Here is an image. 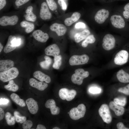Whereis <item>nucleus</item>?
Instances as JSON below:
<instances>
[{
  "mask_svg": "<svg viewBox=\"0 0 129 129\" xmlns=\"http://www.w3.org/2000/svg\"><path fill=\"white\" fill-rule=\"evenodd\" d=\"M110 21L112 26L118 29H123L126 26V21L121 14H115L113 15L110 17Z\"/></svg>",
  "mask_w": 129,
  "mask_h": 129,
  "instance_id": "nucleus-1",
  "label": "nucleus"
},
{
  "mask_svg": "<svg viewBox=\"0 0 129 129\" xmlns=\"http://www.w3.org/2000/svg\"><path fill=\"white\" fill-rule=\"evenodd\" d=\"M19 74L17 69L13 67L0 73V80L3 82L9 81L16 78Z\"/></svg>",
  "mask_w": 129,
  "mask_h": 129,
  "instance_id": "nucleus-2",
  "label": "nucleus"
},
{
  "mask_svg": "<svg viewBox=\"0 0 129 129\" xmlns=\"http://www.w3.org/2000/svg\"><path fill=\"white\" fill-rule=\"evenodd\" d=\"M75 73L71 76V80L73 83L79 85L82 84L83 79L87 77L89 75L88 71H85L82 68L76 69Z\"/></svg>",
  "mask_w": 129,
  "mask_h": 129,
  "instance_id": "nucleus-3",
  "label": "nucleus"
},
{
  "mask_svg": "<svg viewBox=\"0 0 129 129\" xmlns=\"http://www.w3.org/2000/svg\"><path fill=\"white\" fill-rule=\"evenodd\" d=\"M86 111L85 106L83 104H81L77 107L73 108L70 110L69 112V116L73 120H78L84 116Z\"/></svg>",
  "mask_w": 129,
  "mask_h": 129,
  "instance_id": "nucleus-4",
  "label": "nucleus"
},
{
  "mask_svg": "<svg viewBox=\"0 0 129 129\" xmlns=\"http://www.w3.org/2000/svg\"><path fill=\"white\" fill-rule=\"evenodd\" d=\"M99 114L103 121L109 124L112 120V117L108 106L106 104H102L98 110Z\"/></svg>",
  "mask_w": 129,
  "mask_h": 129,
  "instance_id": "nucleus-5",
  "label": "nucleus"
},
{
  "mask_svg": "<svg viewBox=\"0 0 129 129\" xmlns=\"http://www.w3.org/2000/svg\"><path fill=\"white\" fill-rule=\"evenodd\" d=\"M116 41L114 37L112 34H106L102 39V46L105 50L109 51L113 49L116 44Z\"/></svg>",
  "mask_w": 129,
  "mask_h": 129,
  "instance_id": "nucleus-6",
  "label": "nucleus"
},
{
  "mask_svg": "<svg viewBox=\"0 0 129 129\" xmlns=\"http://www.w3.org/2000/svg\"><path fill=\"white\" fill-rule=\"evenodd\" d=\"M110 15V12L108 10L104 8L100 9L95 13L94 16V20L97 23L102 24L108 19Z\"/></svg>",
  "mask_w": 129,
  "mask_h": 129,
  "instance_id": "nucleus-7",
  "label": "nucleus"
},
{
  "mask_svg": "<svg viewBox=\"0 0 129 129\" xmlns=\"http://www.w3.org/2000/svg\"><path fill=\"white\" fill-rule=\"evenodd\" d=\"M89 59V56L86 54L80 55H74L70 58L69 62L71 66L82 65L87 63Z\"/></svg>",
  "mask_w": 129,
  "mask_h": 129,
  "instance_id": "nucleus-8",
  "label": "nucleus"
},
{
  "mask_svg": "<svg viewBox=\"0 0 129 129\" xmlns=\"http://www.w3.org/2000/svg\"><path fill=\"white\" fill-rule=\"evenodd\" d=\"M129 58V53L125 50H121L116 55L114 59L115 64L118 65H122L127 63Z\"/></svg>",
  "mask_w": 129,
  "mask_h": 129,
  "instance_id": "nucleus-9",
  "label": "nucleus"
},
{
  "mask_svg": "<svg viewBox=\"0 0 129 129\" xmlns=\"http://www.w3.org/2000/svg\"><path fill=\"white\" fill-rule=\"evenodd\" d=\"M18 21V17L16 15L3 16L0 18V25L4 26L14 25L17 23Z\"/></svg>",
  "mask_w": 129,
  "mask_h": 129,
  "instance_id": "nucleus-10",
  "label": "nucleus"
},
{
  "mask_svg": "<svg viewBox=\"0 0 129 129\" xmlns=\"http://www.w3.org/2000/svg\"><path fill=\"white\" fill-rule=\"evenodd\" d=\"M39 15L41 18L44 20H49L52 17L51 13L45 2H43L41 4Z\"/></svg>",
  "mask_w": 129,
  "mask_h": 129,
  "instance_id": "nucleus-11",
  "label": "nucleus"
},
{
  "mask_svg": "<svg viewBox=\"0 0 129 129\" xmlns=\"http://www.w3.org/2000/svg\"><path fill=\"white\" fill-rule=\"evenodd\" d=\"M50 30L56 32L59 36H62L66 33L67 29L64 24L55 23L51 25L50 27Z\"/></svg>",
  "mask_w": 129,
  "mask_h": 129,
  "instance_id": "nucleus-12",
  "label": "nucleus"
},
{
  "mask_svg": "<svg viewBox=\"0 0 129 129\" xmlns=\"http://www.w3.org/2000/svg\"><path fill=\"white\" fill-rule=\"evenodd\" d=\"M32 35L34 38L38 42L42 43L46 42L48 39V34L40 30H37L33 32Z\"/></svg>",
  "mask_w": 129,
  "mask_h": 129,
  "instance_id": "nucleus-13",
  "label": "nucleus"
},
{
  "mask_svg": "<svg viewBox=\"0 0 129 129\" xmlns=\"http://www.w3.org/2000/svg\"><path fill=\"white\" fill-rule=\"evenodd\" d=\"M44 51L46 55L54 57L58 55L60 53L59 47L55 44H53L48 46L45 49Z\"/></svg>",
  "mask_w": 129,
  "mask_h": 129,
  "instance_id": "nucleus-14",
  "label": "nucleus"
},
{
  "mask_svg": "<svg viewBox=\"0 0 129 129\" xmlns=\"http://www.w3.org/2000/svg\"><path fill=\"white\" fill-rule=\"evenodd\" d=\"M26 103L30 113L35 114L38 112V107L37 102L33 98H30L26 100Z\"/></svg>",
  "mask_w": 129,
  "mask_h": 129,
  "instance_id": "nucleus-15",
  "label": "nucleus"
},
{
  "mask_svg": "<svg viewBox=\"0 0 129 129\" xmlns=\"http://www.w3.org/2000/svg\"><path fill=\"white\" fill-rule=\"evenodd\" d=\"M45 106L46 108L50 109L51 113L52 115H58L59 114L60 108L56 106L55 102L54 99L48 100L45 104Z\"/></svg>",
  "mask_w": 129,
  "mask_h": 129,
  "instance_id": "nucleus-16",
  "label": "nucleus"
},
{
  "mask_svg": "<svg viewBox=\"0 0 129 129\" xmlns=\"http://www.w3.org/2000/svg\"><path fill=\"white\" fill-rule=\"evenodd\" d=\"M29 83L31 86L41 91L44 90L48 86L47 83L38 81L33 78L30 79Z\"/></svg>",
  "mask_w": 129,
  "mask_h": 129,
  "instance_id": "nucleus-17",
  "label": "nucleus"
},
{
  "mask_svg": "<svg viewBox=\"0 0 129 129\" xmlns=\"http://www.w3.org/2000/svg\"><path fill=\"white\" fill-rule=\"evenodd\" d=\"M109 106L117 116L122 115L124 112V108L122 106L117 105L113 101H112L110 102Z\"/></svg>",
  "mask_w": 129,
  "mask_h": 129,
  "instance_id": "nucleus-18",
  "label": "nucleus"
},
{
  "mask_svg": "<svg viewBox=\"0 0 129 129\" xmlns=\"http://www.w3.org/2000/svg\"><path fill=\"white\" fill-rule=\"evenodd\" d=\"M33 76L41 82L45 81L47 83H49L51 81L50 77L40 71H37L33 73Z\"/></svg>",
  "mask_w": 129,
  "mask_h": 129,
  "instance_id": "nucleus-19",
  "label": "nucleus"
},
{
  "mask_svg": "<svg viewBox=\"0 0 129 129\" xmlns=\"http://www.w3.org/2000/svg\"><path fill=\"white\" fill-rule=\"evenodd\" d=\"M14 62L10 59L1 60L0 61V72L8 70L13 67Z\"/></svg>",
  "mask_w": 129,
  "mask_h": 129,
  "instance_id": "nucleus-20",
  "label": "nucleus"
},
{
  "mask_svg": "<svg viewBox=\"0 0 129 129\" xmlns=\"http://www.w3.org/2000/svg\"><path fill=\"white\" fill-rule=\"evenodd\" d=\"M81 14L78 12H75L72 14L71 16L66 18L64 21V23L66 26H69L78 21L81 17Z\"/></svg>",
  "mask_w": 129,
  "mask_h": 129,
  "instance_id": "nucleus-21",
  "label": "nucleus"
},
{
  "mask_svg": "<svg viewBox=\"0 0 129 129\" xmlns=\"http://www.w3.org/2000/svg\"><path fill=\"white\" fill-rule=\"evenodd\" d=\"M116 76L118 81L121 82H129V74L123 69L120 70L117 72Z\"/></svg>",
  "mask_w": 129,
  "mask_h": 129,
  "instance_id": "nucleus-22",
  "label": "nucleus"
},
{
  "mask_svg": "<svg viewBox=\"0 0 129 129\" xmlns=\"http://www.w3.org/2000/svg\"><path fill=\"white\" fill-rule=\"evenodd\" d=\"M90 33V31L89 30L84 29L81 32L75 33L74 36L75 40L76 43H79L85 39Z\"/></svg>",
  "mask_w": 129,
  "mask_h": 129,
  "instance_id": "nucleus-23",
  "label": "nucleus"
},
{
  "mask_svg": "<svg viewBox=\"0 0 129 129\" xmlns=\"http://www.w3.org/2000/svg\"><path fill=\"white\" fill-rule=\"evenodd\" d=\"M33 7L31 6H29L27 8L25 11L26 14L24 16L27 20L32 22H35L36 21L37 17L33 13Z\"/></svg>",
  "mask_w": 129,
  "mask_h": 129,
  "instance_id": "nucleus-24",
  "label": "nucleus"
},
{
  "mask_svg": "<svg viewBox=\"0 0 129 129\" xmlns=\"http://www.w3.org/2000/svg\"><path fill=\"white\" fill-rule=\"evenodd\" d=\"M15 37L11 35L9 36L7 43L4 49V52L5 53H7L10 52L16 48V47L14 46L12 43V40Z\"/></svg>",
  "mask_w": 129,
  "mask_h": 129,
  "instance_id": "nucleus-25",
  "label": "nucleus"
},
{
  "mask_svg": "<svg viewBox=\"0 0 129 129\" xmlns=\"http://www.w3.org/2000/svg\"><path fill=\"white\" fill-rule=\"evenodd\" d=\"M20 26L25 29V31L27 33H29L32 31L34 27L33 23L26 21L21 22L20 23Z\"/></svg>",
  "mask_w": 129,
  "mask_h": 129,
  "instance_id": "nucleus-26",
  "label": "nucleus"
},
{
  "mask_svg": "<svg viewBox=\"0 0 129 129\" xmlns=\"http://www.w3.org/2000/svg\"><path fill=\"white\" fill-rule=\"evenodd\" d=\"M10 97L12 100L16 104L22 107L25 106V103L24 100L21 99L17 94L15 93H12L10 95Z\"/></svg>",
  "mask_w": 129,
  "mask_h": 129,
  "instance_id": "nucleus-27",
  "label": "nucleus"
},
{
  "mask_svg": "<svg viewBox=\"0 0 129 129\" xmlns=\"http://www.w3.org/2000/svg\"><path fill=\"white\" fill-rule=\"evenodd\" d=\"M44 58L45 60L40 62L39 63L41 67L43 69L48 70L52 62V59L49 57L45 56Z\"/></svg>",
  "mask_w": 129,
  "mask_h": 129,
  "instance_id": "nucleus-28",
  "label": "nucleus"
},
{
  "mask_svg": "<svg viewBox=\"0 0 129 129\" xmlns=\"http://www.w3.org/2000/svg\"><path fill=\"white\" fill-rule=\"evenodd\" d=\"M4 87L6 90L13 92H16L18 89V86L16 84L13 80L9 81L8 85L4 86Z\"/></svg>",
  "mask_w": 129,
  "mask_h": 129,
  "instance_id": "nucleus-29",
  "label": "nucleus"
},
{
  "mask_svg": "<svg viewBox=\"0 0 129 129\" xmlns=\"http://www.w3.org/2000/svg\"><path fill=\"white\" fill-rule=\"evenodd\" d=\"M96 40V38L93 35H89L82 42L81 44L82 46L84 48L86 47L89 44L94 43Z\"/></svg>",
  "mask_w": 129,
  "mask_h": 129,
  "instance_id": "nucleus-30",
  "label": "nucleus"
},
{
  "mask_svg": "<svg viewBox=\"0 0 129 129\" xmlns=\"http://www.w3.org/2000/svg\"><path fill=\"white\" fill-rule=\"evenodd\" d=\"M70 90L67 88H64L60 89L59 91V95L62 100H66L69 96Z\"/></svg>",
  "mask_w": 129,
  "mask_h": 129,
  "instance_id": "nucleus-31",
  "label": "nucleus"
},
{
  "mask_svg": "<svg viewBox=\"0 0 129 129\" xmlns=\"http://www.w3.org/2000/svg\"><path fill=\"white\" fill-rule=\"evenodd\" d=\"M54 61L52 65L53 68L55 69H59L62 62V57L61 56L58 55L54 57Z\"/></svg>",
  "mask_w": 129,
  "mask_h": 129,
  "instance_id": "nucleus-32",
  "label": "nucleus"
},
{
  "mask_svg": "<svg viewBox=\"0 0 129 129\" xmlns=\"http://www.w3.org/2000/svg\"><path fill=\"white\" fill-rule=\"evenodd\" d=\"M5 118L7 124L10 126L15 124V118L14 116H12L11 114L9 112H7L5 115Z\"/></svg>",
  "mask_w": 129,
  "mask_h": 129,
  "instance_id": "nucleus-33",
  "label": "nucleus"
},
{
  "mask_svg": "<svg viewBox=\"0 0 129 129\" xmlns=\"http://www.w3.org/2000/svg\"><path fill=\"white\" fill-rule=\"evenodd\" d=\"M121 14L126 21H129V3L124 6Z\"/></svg>",
  "mask_w": 129,
  "mask_h": 129,
  "instance_id": "nucleus-34",
  "label": "nucleus"
},
{
  "mask_svg": "<svg viewBox=\"0 0 129 129\" xmlns=\"http://www.w3.org/2000/svg\"><path fill=\"white\" fill-rule=\"evenodd\" d=\"M14 114L15 118V120L17 123L22 124L26 120V117L24 116H21L20 113L18 111H14Z\"/></svg>",
  "mask_w": 129,
  "mask_h": 129,
  "instance_id": "nucleus-35",
  "label": "nucleus"
},
{
  "mask_svg": "<svg viewBox=\"0 0 129 129\" xmlns=\"http://www.w3.org/2000/svg\"><path fill=\"white\" fill-rule=\"evenodd\" d=\"M114 102L117 105L124 107L126 103V97H124L116 98L114 99Z\"/></svg>",
  "mask_w": 129,
  "mask_h": 129,
  "instance_id": "nucleus-36",
  "label": "nucleus"
},
{
  "mask_svg": "<svg viewBox=\"0 0 129 129\" xmlns=\"http://www.w3.org/2000/svg\"><path fill=\"white\" fill-rule=\"evenodd\" d=\"M47 4L49 9L52 11L56 10L57 4L54 0H46Z\"/></svg>",
  "mask_w": 129,
  "mask_h": 129,
  "instance_id": "nucleus-37",
  "label": "nucleus"
},
{
  "mask_svg": "<svg viewBox=\"0 0 129 129\" xmlns=\"http://www.w3.org/2000/svg\"><path fill=\"white\" fill-rule=\"evenodd\" d=\"M33 125L32 122L30 120H26L22 124V126L23 129H30Z\"/></svg>",
  "mask_w": 129,
  "mask_h": 129,
  "instance_id": "nucleus-38",
  "label": "nucleus"
},
{
  "mask_svg": "<svg viewBox=\"0 0 129 129\" xmlns=\"http://www.w3.org/2000/svg\"><path fill=\"white\" fill-rule=\"evenodd\" d=\"M118 91L126 95H129V84L125 87L120 88Z\"/></svg>",
  "mask_w": 129,
  "mask_h": 129,
  "instance_id": "nucleus-39",
  "label": "nucleus"
},
{
  "mask_svg": "<svg viewBox=\"0 0 129 129\" xmlns=\"http://www.w3.org/2000/svg\"><path fill=\"white\" fill-rule=\"evenodd\" d=\"M58 2L62 10L65 11L67 8V5L64 0H58Z\"/></svg>",
  "mask_w": 129,
  "mask_h": 129,
  "instance_id": "nucleus-40",
  "label": "nucleus"
},
{
  "mask_svg": "<svg viewBox=\"0 0 129 129\" xmlns=\"http://www.w3.org/2000/svg\"><path fill=\"white\" fill-rule=\"evenodd\" d=\"M89 91L92 94L99 93L101 91V89L97 87H92L90 88L89 90Z\"/></svg>",
  "mask_w": 129,
  "mask_h": 129,
  "instance_id": "nucleus-41",
  "label": "nucleus"
},
{
  "mask_svg": "<svg viewBox=\"0 0 129 129\" xmlns=\"http://www.w3.org/2000/svg\"><path fill=\"white\" fill-rule=\"evenodd\" d=\"M30 0H16L15 4L17 6H20L26 3Z\"/></svg>",
  "mask_w": 129,
  "mask_h": 129,
  "instance_id": "nucleus-42",
  "label": "nucleus"
},
{
  "mask_svg": "<svg viewBox=\"0 0 129 129\" xmlns=\"http://www.w3.org/2000/svg\"><path fill=\"white\" fill-rule=\"evenodd\" d=\"M75 27L76 28H85L86 27V24L82 22H79L76 24L75 25Z\"/></svg>",
  "mask_w": 129,
  "mask_h": 129,
  "instance_id": "nucleus-43",
  "label": "nucleus"
},
{
  "mask_svg": "<svg viewBox=\"0 0 129 129\" xmlns=\"http://www.w3.org/2000/svg\"><path fill=\"white\" fill-rule=\"evenodd\" d=\"M117 128L118 129H129V128L125 127L124 124L121 122L118 123L116 125Z\"/></svg>",
  "mask_w": 129,
  "mask_h": 129,
  "instance_id": "nucleus-44",
  "label": "nucleus"
},
{
  "mask_svg": "<svg viewBox=\"0 0 129 129\" xmlns=\"http://www.w3.org/2000/svg\"><path fill=\"white\" fill-rule=\"evenodd\" d=\"M6 4V0H0V10L2 9Z\"/></svg>",
  "mask_w": 129,
  "mask_h": 129,
  "instance_id": "nucleus-45",
  "label": "nucleus"
},
{
  "mask_svg": "<svg viewBox=\"0 0 129 129\" xmlns=\"http://www.w3.org/2000/svg\"><path fill=\"white\" fill-rule=\"evenodd\" d=\"M9 102V100L5 98H1L0 100V105L2 104H7Z\"/></svg>",
  "mask_w": 129,
  "mask_h": 129,
  "instance_id": "nucleus-46",
  "label": "nucleus"
},
{
  "mask_svg": "<svg viewBox=\"0 0 129 129\" xmlns=\"http://www.w3.org/2000/svg\"><path fill=\"white\" fill-rule=\"evenodd\" d=\"M14 43L16 47L19 46L21 43V40L19 38H16L14 40Z\"/></svg>",
  "mask_w": 129,
  "mask_h": 129,
  "instance_id": "nucleus-47",
  "label": "nucleus"
},
{
  "mask_svg": "<svg viewBox=\"0 0 129 129\" xmlns=\"http://www.w3.org/2000/svg\"><path fill=\"white\" fill-rule=\"evenodd\" d=\"M5 115V113L3 109L0 108V120H2L3 118Z\"/></svg>",
  "mask_w": 129,
  "mask_h": 129,
  "instance_id": "nucleus-48",
  "label": "nucleus"
},
{
  "mask_svg": "<svg viewBox=\"0 0 129 129\" xmlns=\"http://www.w3.org/2000/svg\"><path fill=\"white\" fill-rule=\"evenodd\" d=\"M37 129H46V128L45 127L41 124H39L37 126Z\"/></svg>",
  "mask_w": 129,
  "mask_h": 129,
  "instance_id": "nucleus-49",
  "label": "nucleus"
},
{
  "mask_svg": "<svg viewBox=\"0 0 129 129\" xmlns=\"http://www.w3.org/2000/svg\"><path fill=\"white\" fill-rule=\"evenodd\" d=\"M3 48V46L1 43H0V52H1Z\"/></svg>",
  "mask_w": 129,
  "mask_h": 129,
  "instance_id": "nucleus-50",
  "label": "nucleus"
},
{
  "mask_svg": "<svg viewBox=\"0 0 129 129\" xmlns=\"http://www.w3.org/2000/svg\"><path fill=\"white\" fill-rule=\"evenodd\" d=\"M53 129H60L57 127H56L53 128Z\"/></svg>",
  "mask_w": 129,
  "mask_h": 129,
  "instance_id": "nucleus-51",
  "label": "nucleus"
}]
</instances>
